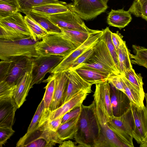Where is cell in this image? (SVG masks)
<instances>
[{"label": "cell", "mask_w": 147, "mask_h": 147, "mask_svg": "<svg viewBox=\"0 0 147 147\" xmlns=\"http://www.w3.org/2000/svg\"><path fill=\"white\" fill-rule=\"evenodd\" d=\"M33 65L32 58L15 57L0 62V99L12 97L17 84Z\"/></svg>", "instance_id": "1"}, {"label": "cell", "mask_w": 147, "mask_h": 147, "mask_svg": "<svg viewBox=\"0 0 147 147\" xmlns=\"http://www.w3.org/2000/svg\"><path fill=\"white\" fill-rule=\"evenodd\" d=\"M74 138L78 147H95L99 134V127L92 105H82Z\"/></svg>", "instance_id": "2"}, {"label": "cell", "mask_w": 147, "mask_h": 147, "mask_svg": "<svg viewBox=\"0 0 147 147\" xmlns=\"http://www.w3.org/2000/svg\"><path fill=\"white\" fill-rule=\"evenodd\" d=\"M77 48L64 38L62 33H49L35 45L36 52L39 56L57 55L65 58Z\"/></svg>", "instance_id": "3"}, {"label": "cell", "mask_w": 147, "mask_h": 147, "mask_svg": "<svg viewBox=\"0 0 147 147\" xmlns=\"http://www.w3.org/2000/svg\"><path fill=\"white\" fill-rule=\"evenodd\" d=\"M94 48V52L91 57L76 68L93 69L106 74L109 77L113 75H120L104 42L103 34Z\"/></svg>", "instance_id": "4"}, {"label": "cell", "mask_w": 147, "mask_h": 147, "mask_svg": "<svg viewBox=\"0 0 147 147\" xmlns=\"http://www.w3.org/2000/svg\"><path fill=\"white\" fill-rule=\"evenodd\" d=\"M32 36L14 40L0 39V59L5 60L15 57L34 58L38 57L35 48L36 43Z\"/></svg>", "instance_id": "5"}, {"label": "cell", "mask_w": 147, "mask_h": 147, "mask_svg": "<svg viewBox=\"0 0 147 147\" xmlns=\"http://www.w3.org/2000/svg\"><path fill=\"white\" fill-rule=\"evenodd\" d=\"M31 36L24 17L18 12L0 20V39L14 40Z\"/></svg>", "instance_id": "6"}, {"label": "cell", "mask_w": 147, "mask_h": 147, "mask_svg": "<svg viewBox=\"0 0 147 147\" xmlns=\"http://www.w3.org/2000/svg\"><path fill=\"white\" fill-rule=\"evenodd\" d=\"M108 125L115 134L130 147L134 146L132 134L135 123L131 107L120 116H113L110 119Z\"/></svg>", "instance_id": "7"}, {"label": "cell", "mask_w": 147, "mask_h": 147, "mask_svg": "<svg viewBox=\"0 0 147 147\" xmlns=\"http://www.w3.org/2000/svg\"><path fill=\"white\" fill-rule=\"evenodd\" d=\"M92 104L95 114L103 116L109 121L113 116L110 97V85L108 81L97 84Z\"/></svg>", "instance_id": "8"}, {"label": "cell", "mask_w": 147, "mask_h": 147, "mask_svg": "<svg viewBox=\"0 0 147 147\" xmlns=\"http://www.w3.org/2000/svg\"><path fill=\"white\" fill-rule=\"evenodd\" d=\"M65 57L61 56H39L32 58L34 66L30 88L35 84L41 83L45 75L56 67Z\"/></svg>", "instance_id": "9"}, {"label": "cell", "mask_w": 147, "mask_h": 147, "mask_svg": "<svg viewBox=\"0 0 147 147\" xmlns=\"http://www.w3.org/2000/svg\"><path fill=\"white\" fill-rule=\"evenodd\" d=\"M108 8L103 0H74L72 3V10L85 20L94 18Z\"/></svg>", "instance_id": "10"}, {"label": "cell", "mask_w": 147, "mask_h": 147, "mask_svg": "<svg viewBox=\"0 0 147 147\" xmlns=\"http://www.w3.org/2000/svg\"><path fill=\"white\" fill-rule=\"evenodd\" d=\"M47 16L54 24L60 28L85 31L92 30L87 27L83 19L73 10Z\"/></svg>", "instance_id": "11"}, {"label": "cell", "mask_w": 147, "mask_h": 147, "mask_svg": "<svg viewBox=\"0 0 147 147\" xmlns=\"http://www.w3.org/2000/svg\"><path fill=\"white\" fill-rule=\"evenodd\" d=\"M103 34L102 30H98L97 32L92 34L84 43L65 58L49 73L53 74L68 70L74 61L78 57L86 51L96 45L100 40Z\"/></svg>", "instance_id": "12"}, {"label": "cell", "mask_w": 147, "mask_h": 147, "mask_svg": "<svg viewBox=\"0 0 147 147\" xmlns=\"http://www.w3.org/2000/svg\"><path fill=\"white\" fill-rule=\"evenodd\" d=\"M52 74L55 79V89L53 100L48 115L50 112L57 109L64 103L68 85L69 73L67 70Z\"/></svg>", "instance_id": "13"}, {"label": "cell", "mask_w": 147, "mask_h": 147, "mask_svg": "<svg viewBox=\"0 0 147 147\" xmlns=\"http://www.w3.org/2000/svg\"><path fill=\"white\" fill-rule=\"evenodd\" d=\"M135 127L132 137L138 144H141L147 136V109L146 106L139 108L131 103Z\"/></svg>", "instance_id": "14"}, {"label": "cell", "mask_w": 147, "mask_h": 147, "mask_svg": "<svg viewBox=\"0 0 147 147\" xmlns=\"http://www.w3.org/2000/svg\"><path fill=\"white\" fill-rule=\"evenodd\" d=\"M69 75L68 83L65 103L68 101L77 94L83 90L92 92V84L84 80L75 70L68 69Z\"/></svg>", "instance_id": "15"}, {"label": "cell", "mask_w": 147, "mask_h": 147, "mask_svg": "<svg viewBox=\"0 0 147 147\" xmlns=\"http://www.w3.org/2000/svg\"><path fill=\"white\" fill-rule=\"evenodd\" d=\"M88 94L89 93L86 90L80 92L61 107L50 112L45 121L48 120H52L59 117H62L67 113L81 106Z\"/></svg>", "instance_id": "16"}, {"label": "cell", "mask_w": 147, "mask_h": 147, "mask_svg": "<svg viewBox=\"0 0 147 147\" xmlns=\"http://www.w3.org/2000/svg\"><path fill=\"white\" fill-rule=\"evenodd\" d=\"M110 86V97L113 115L119 117L131 108V102L125 93L111 85Z\"/></svg>", "instance_id": "17"}, {"label": "cell", "mask_w": 147, "mask_h": 147, "mask_svg": "<svg viewBox=\"0 0 147 147\" xmlns=\"http://www.w3.org/2000/svg\"><path fill=\"white\" fill-rule=\"evenodd\" d=\"M18 108L12 97L0 99V127H12Z\"/></svg>", "instance_id": "18"}, {"label": "cell", "mask_w": 147, "mask_h": 147, "mask_svg": "<svg viewBox=\"0 0 147 147\" xmlns=\"http://www.w3.org/2000/svg\"><path fill=\"white\" fill-rule=\"evenodd\" d=\"M33 66L34 62L32 68L26 73L13 91L12 98L19 108L26 101L28 92L31 89Z\"/></svg>", "instance_id": "19"}, {"label": "cell", "mask_w": 147, "mask_h": 147, "mask_svg": "<svg viewBox=\"0 0 147 147\" xmlns=\"http://www.w3.org/2000/svg\"><path fill=\"white\" fill-rule=\"evenodd\" d=\"M131 13L123 8L115 10L111 9L107 17V24L110 26L118 28L120 30L127 26L131 21Z\"/></svg>", "instance_id": "20"}, {"label": "cell", "mask_w": 147, "mask_h": 147, "mask_svg": "<svg viewBox=\"0 0 147 147\" xmlns=\"http://www.w3.org/2000/svg\"><path fill=\"white\" fill-rule=\"evenodd\" d=\"M84 80L92 85L108 81L109 76L95 69L86 67H77L74 69Z\"/></svg>", "instance_id": "21"}, {"label": "cell", "mask_w": 147, "mask_h": 147, "mask_svg": "<svg viewBox=\"0 0 147 147\" xmlns=\"http://www.w3.org/2000/svg\"><path fill=\"white\" fill-rule=\"evenodd\" d=\"M72 10V3L64 2L60 3H49L34 7L31 11L40 14L49 15Z\"/></svg>", "instance_id": "22"}, {"label": "cell", "mask_w": 147, "mask_h": 147, "mask_svg": "<svg viewBox=\"0 0 147 147\" xmlns=\"http://www.w3.org/2000/svg\"><path fill=\"white\" fill-rule=\"evenodd\" d=\"M43 82L47 83L45 87V91L42 99L44 102V108L39 125L45 122L49 112V109L54 96L55 89V79L52 74Z\"/></svg>", "instance_id": "23"}, {"label": "cell", "mask_w": 147, "mask_h": 147, "mask_svg": "<svg viewBox=\"0 0 147 147\" xmlns=\"http://www.w3.org/2000/svg\"><path fill=\"white\" fill-rule=\"evenodd\" d=\"M61 29L63 36L77 47L84 43L91 35L98 30H92L90 31H85Z\"/></svg>", "instance_id": "24"}, {"label": "cell", "mask_w": 147, "mask_h": 147, "mask_svg": "<svg viewBox=\"0 0 147 147\" xmlns=\"http://www.w3.org/2000/svg\"><path fill=\"white\" fill-rule=\"evenodd\" d=\"M121 75L124 82V93L129 98L131 103L138 108L143 107L144 106L143 102L145 93L139 91L123 75Z\"/></svg>", "instance_id": "25"}, {"label": "cell", "mask_w": 147, "mask_h": 147, "mask_svg": "<svg viewBox=\"0 0 147 147\" xmlns=\"http://www.w3.org/2000/svg\"><path fill=\"white\" fill-rule=\"evenodd\" d=\"M24 13L36 22L49 33H62L61 29L54 24L47 16L32 11Z\"/></svg>", "instance_id": "26"}, {"label": "cell", "mask_w": 147, "mask_h": 147, "mask_svg": "<svg viewBox=\"0 0 147 147\" xmlns=\"http://www.w3.org/2000/svg\"><path fill=\"white\" fill-rule=\"evenodd\" d=\"M80 116L61 124L58 128L56 132L62 141L74 138Z\"/></svg>", "instance_id": "27"}, {"label": "cell", "mask_w": 147, "mask_h": 147, "mask_svg": "<svg viewBox=\"0 0 147 147\" xmlns=\"http://www.w3.org/2000/svg\"><path fill=\"white\" fill-rule=\"evenodd\" d=\"M120 74L132 68L130 53L126 44L125 41L122 42L117 50Z\"/></svg>", "instance_id": "28"}, {"label": "cell", "mask_w": 147, "mask_h": 147, "mask_svg": "<svg viewBox=\"0 0 147 147\" xmlns=\"http://www.w3.org/2000/svg\"><path fill=\"white\" fill-rule=\"evenodd\" d=\"M24 18L32 36L35 41L41 40L44 36L49 33L29 16L26 15Z\"/></svg>", "instance_id": "29"}, {"label": "cell", "mask_w": 147, "mask_h": 147, "mask_svg": "<svg viewBox=\"0 0 147 147\" xmlns=\"http://www.w3.org/2000/svg\"><path fill=\"white\" fill-rule=\"evenodd\" d=\"M132 47L134 55L130 53L131 63L147 69V48L136 45H133Z\"/></svg>", "instance_id": "30"}, {"label": "cell", "mask_w": 147, "mask_h": 147, "mask_svg": "<svg viewBox=\"0 0 147 147\" xmlns=\"http://www.w3.org/2000/svg\"><path fill=\"white\" fill-rule=\"evenodd\" d=\"M21 11L24 13L31 11L33 8L49 3H60L65 2L58 0H18Z\"/></svg>", "instance_id": "31"}, {"label": "cell", "mask_w": 147, "mask_h": 147, "mask_svg": "<svg viewBox=\"0 0 147 147\" xmlns=\"http://www.w3.org/2000/svg\"><path fill=\"white\" fill-rule=\"evenodd\" d=\"M128 11L131 14L147 21V0H134Z\"/></svg>", "instance_id": "32"}, {"label": "cell", "mask_w": 147, "mask_h": 147, "mask_svg": "<svg viewBox=\"0 0 147 147\" xmlns=\"http://www.w3.org/2000/svg\"><path fill=\"white\" fill-rule=\"evenodd\" d=\"M103 38L115 63L117 69L120 74L117 50L114 46L111 38V31L108 27L102 29Z\"/></svg>", "instance_id": "33"}, {"label": "cell", "mask_w": 147, "mask_h": 147, "mask_svg": "<svg viewBox=\"0 0 147 147\" xmlns=\"http://www.w3.org/2000/svg\"><path fill=\"white\" fill-rule=\"evenodd\" d=\"M132 85L140 92L144 93L143 88L142 77L141 74H137L132 68L125 71L122 74Z\"/></svg>", "instance_id": "34"}, {"label": "cell", "mask_w": 147, "mask_h": 147, "mask_svg": "<svg viewBox=\"0 0 147 147\" xmlns=\"http://www.w3.org/2000/svg\"><path fill=\"white\" fill-rule=\"evenodd\" d=\"M44 108V102L42 100L35 112L31 122L28 128L27 133L32 132L36 129L39 126L43 112Z\"/></svg>", "instance_id": "35"}, {"label": "cell", "mask_w": 147, "mask_h": 147, "mask_svg": "<svg viewBox=\"0 0 147 147\" xmlns=\"http://www.w3.org/2000/svg\"><path fill=\"white\" fill-rule=\"evenodd\" d=\"M21 11L20 8L9 4L0 3V20L9 17Z\"/></svg>", "instance_id": "36"}, {"label": "cell", "mask_w": 147, "mask_h": 147, "mask_svg": "<svg viewBox=\"0 0 147 147\" xmlns=\"http://www.w3.org/2000/svg\"><path fill=\"white\" fill-rule=\"evenodd\" d=\"M94 46L89 48L78 57L74 61L69 69H74L79 65L84 63L89 59L94 52Z\"/></svg>", "instance_id": "37"}, {"label": "cell", "mask_w": 147, "mask_h": 147, "mask_svg": "<svg viewBox=\"0 0 147 147\" xmlns=\"http://www.w3.org/2000/svg\"><path fill=\"white\" fill-rule=\"evenodd\" d=\"M108 81L111 85L124 93V82L121 74H115L110 76Z\"/></svg>", "instance_id": "38"}, {"label": "cell", "mask_w": 147, "mask_h": 147, "mask_svg": "<svg viewBox=\"0 0 147 147\" xmlns=\"http://www.w3.org/2000/svg\"><path fill=\"white\" fill-rule=\"evenodd\" d=\"M15 131L12 127H0V147H2L13 134Z\"/></svg>", "instance_id": "39"}, {"label": "cell", "mask_w": 147, "mask_h": 147, "mask_svg": "<svg viewBox=\"0 0 147 147\" xmlns=\"http://www.w3.org/2000/svg\"><path fill=\"white\" fill-rule=\"evenodd\" d=\"M82 109L81 106L66 113L62 117L61 124L65 123L79 116L81 113Z\"/></svg>", "instance_id": "40"}, {"label": "cell", "mask_w": 147, "mask_h": 147, "mask_svg": "<svg viewBox=\"0 0 147 147\" xmlns=\"http://www.w3.org/2000/svg\"><path fill=\"white\" fill-rule=\"evenodd\" d=\"M62 117H60L52 120H48L42 124H43L49 129L56 131L62 123Z\"/></svg>", "instance_id": "41"}, {"label": "cell", "mask_w": 147, "mask_h": 147, "mask_svg": "<svg viewBox=\"0 0 147 147\" xmlns=\"http://www.w3.org/2000/svg\"><path fill=\"white\" fill-rule=\"evenodd\" d=\"M123 36L118 31L116 33H111V38L112 42L117 50L123 41Z\"/></svg>", "instance_id": "42"}, {"label": "cell", "mask_w": 147, "mask_h": 147, "mask_svg": "<svg viewBox=\"0 0 147 147\" xmlns=\"http://www.w3.org/2000/svg\"><path fill=\"white\" fill-rule=\"evenodd\" d=\"M76 142L70 140H64L59 145V147H76Z\"/></svg>", "instance_id": "43"}, {"label": "cell", "mask_w": 147, "mask_h": 147, "mask_svg": "<svg viewBox=\"0 0 147 147\" xmlns=\"http://www.w3.org/2000/svg\"><path fill=\"white\" fill-rule=\"evenodd\" d=\"M0 3L9 4L20 8L18 0H0Z\"/></svg>", "instance_id": "44"}, {"label": "cell", "mask_w": 147, "mask_h": 147, "mask_svg": "<svg viewBox=\"0 0 147 147\" xmlns=\"http://www.w3.org/2000/svg\"><path fill=\"white\" fill-rule=\"evenodd\" d=\"M140 147H147V136L140 144Z\"/></svg>", "instance_id": "45"}, {"label": "cell", "mask_w": 147, "mask_h": 147, "mask_svg": "<svg viewBox=\"0 0 147 147\" xmlns=\"http://www.w3.org/2000/svg\"><path fill=\"white\" fill-rule=\"evenodd\" d=\"M145 98L146 102V107L147 109V93H145Z\"/></svg>", "instance_id": "46"}, {"label": "cell", "mask_w": 147, "mask_h": 147, "mask_svg": "<svg viewBox=\"0 0 147 147\" xmlns=\"http://www.w3.org/2000/svg\"><path fill=\"white\" fill-rule=\"evenodd\" d=\"M71 0L73 1L74 2V0Z\"/></svg>", "instance_id": "47"}]
</instances>
